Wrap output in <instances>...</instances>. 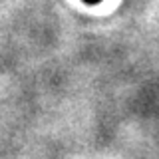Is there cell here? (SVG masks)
I'll return each mask as SVG.
<instances>
[{
	"instance_id": "cell-1",
	"label": "cell",
	"mask_w": 159,
	"mask_h": 159,
	"mask_svg": "<svg viewBox=\"0 0 159 159\" xmlns=\"http://www.w3.org/2000/svg\"><path fill=\"white\" fill-rule=\"evenodd\" d=\"M86 2H99V0H86Z\"/></svg>"
}]
</instances>
